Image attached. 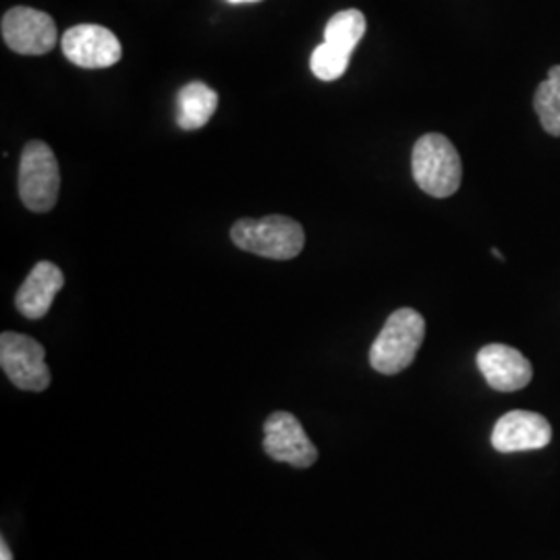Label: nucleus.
Returning a JSON list of instances; mask_svg holds the SVG:
<instances>
[{
    "mask_svg": "<svg viewBox=\"0 0 560 560\" xmlns=\"http://www.w3.org/2000/svg\"><path fill=\"white\" fill-rule=\"evenodd\" d=\"M425 339V320L420 312L400 307L388 316L381 335L372 342L370 365L384 376L407 370Z\"/></svg>",
    "mask_w": 560,
    "mask_h": 560,
    "instance_id": "1",
    "label": "nucleus"
},
{
    "mask_svg": "<svg viewBox=\"0 0 560 560\" xmlns=\"http://www.w3.org/2000/svg\"><path fill=\"white\" fill-rule=\"evenodd\" d=\"M231 241L243 252L268 260H293L305 245V233L300 222L272 214L235 222L231 226Z\"/></svg>",
    "mask_w": 560,
    "mask_h": 560,
    "instance_id": "2",
    "label": "nucleus"
},
{
    "mask_svg": "<svg viewBox=\"0 0 560 560\" xmlns=\"http://www.w3.org/2000/svg\"><path fill=\"white\" fill-rule=\"evenodd\" d=\"M411 171L421 191L432 198H451L459 191L463 179L459 152L441 133H428L416 141Z\"/></svg>",
    "mask_w": 560,
    "mask_h": 560,
    "instance_id": "3",
    "label": "nucleus"
},
{
    "mask_svg": "<svg viewBox=\"0 0 560 560\" xmlns=\"http://www.w3.org/2000/svg\"><path fill=\"white\" fill-rule=\"evenodd\" d=\"M59 161L44 141H27L20 162V198L36 214L50 212L59 201Z\"/></svg>",
    "mask_w": 560,
    "mask_h": 560,
    "instance_id": "4",
    "label": "nucleus"
},
{
    "mask_svg": "<svg viewBox=\"0 0 560 560\" xmlns=\"http://www.w3.org/2000/svg\"><path fill=\"white\" fill-rule=\"evenodd\" d=\"M0 365L21 390L42 393L50 386V368L46 365V351L40 342L20 332H2L0 337Z\"/></svg>",
    "mask_w": 560,
    "mask_h": 560,
    "instance_id": "5",
    "label": "nucleus"
},
{
    "mask_svg": "<svg viewBox=\"0 0 560 560\" xmlns=\"http://www.w3.org/2000/svg\"><path fill=\"white\" fill-rule=\"evenodd\" d=\"M2 40L18 55L42 57L57 46L59 32L48 13L32 7H13L2 18Z\"/></svg>",
    "mask_w": 560,
    "mask_h": 560,
    "instance_id": "6",
    "label": "nucleus"
},
{
    "mask_svg": "<svg viewBox=\"0 0 560 560\" xmlns=\"http://www.w3.org/2000/svg\"><path fill=\"white\" fill-rule=\"evenodd\" d=\"M264 451L270 459L301 469L318 460V448L307 439L301 421L289 411H275L264 423Z\"/></svg>",
    "mask_w": 560,
    "mask_h": 560,
    "instance_id": "7",
    "label": "nucleus"
},
{
    "mask_svg": "<svg viewBox=\"0 0 560 560\" xmlns=\"http://www.w3.org/2000/svg\"><path fill=\"white\" fill-rule=\"evenodd\" d=\"M65 57L81 69H106L122 57L120 42L108 27L81 23L67 30L60 38Z\"/></svg>",
    "mask_w": 560,
    "mask_h": 560,
    "instance_id": "8",
    "label": "nucleus"
},
{
    "mask_svg": "<svg viewBox=\"0 0 560 560\" xmlns=\"http://www.w3.org/2000/svg\"><path fill=\"white\" fill-rule=\"evenodd\" d=\"M478 368L486 382L499 393L521 390L534 378V368L529 360L515 347L501 342L481 347Z\"/></svg>",
    "mask_w": 560,
    "mask_h": 560,
    "instance_id": "9",
    "label": "nucleus"
},
{
    "mask_svg": "<svg viewBox=\"0 0 560 560\" xmlns=\"http://www.w3.org/2000/svg\"><path fill=\"white\" fill-rule=\"evenodd\" d=\"M552 441L550 421L534 411H509L492 430V446L499 453L544 448Z\"/></svg>",
    "mask_w": 560,
    "mask_h": 560,
    "instance_id": "10",
    "label": "nucleus"
},
{
    "mask_svg": "<svg viewBox=\"0 0 560 560\" xmlns=\"http://www.w3.org/2000/svg\"><path fill=\"white\" fill-rule=\"evenodd\" d=\"M62 284H65V277L57 264L38 261L27 275V279L23 280L15 295V307L27 320H40L48 314Z\"/></svg>",
    "mask_w": 560,
    "mask_h": 560,
    "instance_id": "11",
    "label": "nucleus"
},
{
    "mask_svg": "<svg viewBox=\"0 0 560 560\" xmlns=\"http://www.w3.org/2000/svg\"><path fill=\"white\" fill-rule=\"evenodd\" d=\"M219 108V94L201 81L183 85L177 94V125L185 131L201 129Z\"/></svg>",
    "mask_w": 560,
    "mask_h": 560,
    "instance_id": "12",
    "label": "nucleus"
},
{
    "mask_svg": "<svg viewBox=\"0 0 560 560\" xmlns=\"http://www.w3.org/2000/svg\"><path fill=\"white\" fill-rule=\"evenodd\" d=\"M365 34V18L358 9L340 11L326 23L324 42L342 50L345 55H353L361 38Z\"/></svg>",
    "mask_w": 560,
    "mask_h": 560,
    "instance_id": "13",
    "label": "nucleus"
},
{
    "mask_svg": "<svg viewBox=\"0 0 560 560\" xmlns=\"http://www.w3.org/2000/svg\"><path fill=\"white\" fill-rule=\"evenodd\" d=\"M534 108L540 117L541 129L560 138V65H555L548 71V80L538 85Z\"/></svg>",
    "mask_w": 560,
    "mask_h": 560,
    "instance_id": "14",
    "label": "nucleus"
},
{
    "mask_svg": "<svg viewBox=\"0 0 560 560\" xmlns=\"http://www.w3.org/2000/svg\"><path fill=\"white\" fill-rule=\"evenodd\" d=\"M349 60H351V55H345L339 48L322 42L320 46L312 52L310 67L318 80L337 81L345 75Z\"/></svg>",
    "mask_w": 560,
    "mask_h": 560,
    "instance_id": "15",
    "label": "nucleus"
},
{
    "mask_svg": "<svg viewBox=\"0 0 560 560\" xmlns=\"http://www.w3.org/2000/svg\"><path fill=\"white\" fill-rule=\"evenodd\" d=\"M0 560H13V555L9 550V544L4 540H0Z\"/></svg>",
    "mask_w": 560,
    "mask_h": 560,
    "instance_id": "16",
    "label": "nucleus"
},
{
    "mask_svg": "<svg viewBox=\"0 0 560 560\" xmlns=\"http://www.w3.org/2000/svg\"><path fill=\"white\" fill-rule=\"evenodd\" d=\"M229 2H233V4H241V2H258V0H229Z\"/></svg>",
    "mask_w": 560,
    "mask_h": 560,
    "instance_id": "17",
    "label": "nucleus"
}]
</instances>
